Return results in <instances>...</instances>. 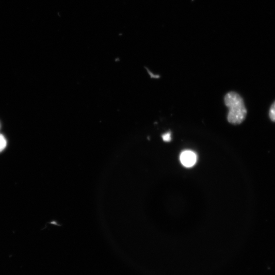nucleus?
Segmentation results:
<instances>
[{
  "instance_id": "1",
  "label": "nucleus",
  "mask_w": 275,
  "mask_h": 275,
  "mask_svg": "<svg viewBox=\"0 0 275 275\" xmlns=\"http://www.w3.org/2000/svg\"><path fill=\"white\" fill-rule=\"evenodd\" d=\"M224 101L229 110L227 119L229 123L234 125L241 124L247 114L243 98L236 92L231 91L226 94Z\"/></svg>"
},
{
  "instance_id": "2",
  "label": "nucleus",
  "mask_w": 275,
  "mask_h": 275,
  "mask_svg": "<svg viewBox=\"0 0 275 275\" xmlns=\"http://www.w3.org/2000/svg\"><path fill=\"white\" fill-rule=\"evenodd\" d=\"M197 159L195 153L190 150L183 151L180 156L181 164L188 168L194 165L197 162Z\"/></svg>"
},
{
  "instance_id": "3",
  "label": "nucleus",
  "mask_w": 275,
  "mask_h": 275,
  "mask_svg": "<svg viewBox=\"0 0 275 275\" xmlns=\"http://www.w3.org/2000/svg\"><path fill=\"white\" fill-rule=\"evenodd\" d=\"M269 114L270 119L275 122V101L270 108Z\"/></svg>"
},
{
  "instance_id": "4",
  "label": "nucleus",
  "mask_w": 275,
  "mask_h": 275,
  "mask_svg": "<svg viewBox=\"0 0 275 275\" xmlns=\"http://www.w3.org/2000/svg\"><path fill=\"white\" fill-rule=\"evenodd\" d=\"M7 142L5 137L2 134H0V152L5 148Z\"/></svg>"
},
{
  "instance_id": "5",
  "label": "nucleus",
  "mask_w": 275,
  "mask_h": 275,
  "mask_svg": "<svg viewBox=\"0 0 275 275\" xmlns=\"http://www.w3.org/2000/svg\"><path fill=\"white\" fill-rule=\"evenodd\" d=\"M171 132H167L166 133L163 134L162 138L165 142H170L171 140Z\"/></svg>"
}]
</instances>
